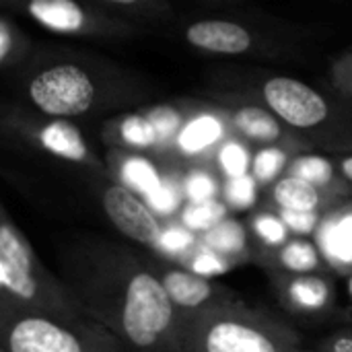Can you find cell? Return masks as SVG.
I'll return each mask as SVG.
<instances>
[{
    "label": "cell",
    "mask_w": 352,
    "mask_h": 352,
    "mask_svg": "<svg viewBox=\"0 0 352 352\" xmlns=\"http://www.w3.org/2000/svg\"><path fill=\"white\" fill-rule=\"evenodd\" d=\"M0 342L8 352H128L99 322L58 320L0 307Z\"/></svg>",
    "instance_id": "obj_6"
},
{
    "label": "cell",
    "mask_w": 352,
    "mask_h": 352,
    "mask_svg": "<svg viewBox=\"0 0 352 352\" xmlns=\"http://www.w3.org/2000/svg\"><path fill=\"white\" fill-rule=\"evenodd\" d=\"M252 153L245 140L233 136L227 138L214 153V167L219 169V173L225 179H235V177H243L248 173H252Z\"/></svg>",
    "instance_id": "obj_25"
},
{
    "label": "cell",
    "mask_w": 352,
    "mask_h": 352,
    "mask_svg": "<svg viewBox=\"0 0 352 352\" xmlns=\"http://www.w3.org/2000/svg\"><path fill=\"white\" fill-rule=\"evenodd\" d=\"M250 233L256 239V245L262 248H283L293 233L280 219V214L274 208H262L250 217Z\"/></svg>",
    "instance_id": "obj_29"
},
{
    "label": "cell",
    "mask_w": 352,
    "mask_h": 352,
    "mask_svg": "<svg viewBox=\"0 0 352 352\" xmlns=\"http://www.w3.org/2000/svg\"><path fill=\"white\" fill-rule=\"evenodd\" d=\"M330 85L344 101L352 103V50L342 52L330 64Z\"/></svg>",
    "instance_id": "obj_33"
},
{
    "label": "cell",
    "mask_w": 352,
    "mask_h": 352,
    "mask_svg": "<svg viewBox=\"0 0 352 352\" xmlns=\"http://www.w3.org/2000/svg\"><path fill=\"white\" fill-rule=\"evenodd\" d=\"M289 175H295V177H301V179H307L320 188H326V190H332V192H338L342 196H346L349 200H352V184H349L336 169V163L332 159H326V157H320V155H314V153H303V155H297L289 169H287Z\"/></svg>",
    "instance_id": "obj_21"
},
{
    "label": "cell",
    "mask_w": 352,
    "mask_h": 352,
    "mask_svg": "<svg viewBox=\"0 0 352 352\" xmlns=\"http://www.w3.org/2000/svg\"><path fill=\"white\" fill-rule=\"evenodd\" d=\"M184 39L198 52L214 56L266 54L268 43L243 23L229 19H200L184 29Z\"/></svg>",
    "instance_id": "obj_13"
},
{
    "label": "cell",
    "mask_w": 352,
    "mask_h": 352,
    "mask_svg": "<svg viewBox=\"0 0 352 352\" xmlns=\"http://www.w3.org/2000/svg\"><path fill=\"white\" fill-rule=\"evenodd\" d=\"M103 140L109 144V148L155 153L157 157H161L159 136L144 113H128L109 120L103 128Z\"/></svg>",
    "instance_id": "obj_18"
},
{
    "label": "cell",
    "mask_w": 352,
    "mask_h": 352,
    "mask_svg": "<svg viewBox=\"0 0 352 352\" xmlns=\"http://www.w3.org/2000/svg\"><path fill=\"white\" fill-rule=\"evenodd\" d=\"M252 264L264 272H289V274H330L332 266L324 260L318 245L305 237H291L283 248L256 245Z\"/></svg>",
    "instance_id": "obj_16"
},
{
    "label": "cell",
    "mask_w": 352,
    "mask_h": 352,
    "mask_svg": "<svg viewBox=\"0 0 352 352\" xmlns=\"http://www.w3.org/2000/svg\"><path fill=\"white\" fill-rule=\"evenodd\" d=\"M200 239L208 248H212L214 252H219L225 258H231L233 262H237L239 266L254 260L256 243L250 241L248 227L243 223L235 221V219L221 221L217 227H212L210 231L202 233Z\"/></svg>",
    "instance_id": "obj_20"
},
{
    "label": "cell",
    "mask_w": 352,
    "mask_h": 352,
    "mask_svg": "<svg viewBox=\"0 0 352 352\" xmlns=\"http://www.w3.org/2000/svg\"><path fill=\"white\" fill-rule=\"evenodd\" d=\"M227 95L264 105L314 148L334 155L352 153L351 116L299 78L270 74L258 78L250 91H227Z\"/></svg>",
    "instance_id": "obj_4"
},
{
    "label": "cell",
    "mask_w": 352,
    "mask_h": 352,
    "mask_svg": "<svg viewBox=\"0 0 352 352\" xmlns=\"http://www.w3.org/2000/svg\"><path fill=\"white\" fill-rule=\"evenodd\" d=\"M276 212L280 214V219L285 221L289 231L299 237L314 235L318 231L320 223L324 221L322 212H303V210H276Z\"/></svg>",
    "instance_id": "obj_34"
},
{
    "label": "cell",
    "mask_w": 352,
    "mask_h": 352,
    "mask_svg": "<svg viewBox=\"0 0 352 352\" xmlns=\"http://www.w3.org/2000/svg\"><path fill=\"white\" fill-rule=\"evenodd\" d=\"M179 320L184 352H303L293 326L243 301Z\"/></svg>",
    "instance_id": "obj_5"
},
{
    "label": "cell",
    "mask_w": 352,
    "mask_h": 352,
    "mask_svg": "<svg viewBox=\"0 0 352 352\" xmlns=\"http://www.w3.org/2000/svg\"><path fill=\"white\" fill-rule=\"evenodd\" d=\"M351 202H352V200H351Z\"/></svg>",
    "instance_id": "obj_41"
},
{
    "label": "cell",
    "mask_w": 352,
    "mask_h": 352,
    "mask_svg": "<svg viewBox=\"0 0 352 352\" xmlns=\"http://www.w3.org/2000/svg\"><path fill=\"white\" fill-rule=\"evenodd\" d=\"M229 126L217 107L192 113L177 134L171 157L190 163H212L217 148L227 140Z\"/></svg>",
    "instance_id": "obj_14"
},
{
    "label": "cell",
    "mask_w": 352,
    "mask_h": 352,
    "mask_svg": "<svg viewBox=\"0 0 352 352\" xmlns=\"http://www.w3.org/2000/svg\"><path fill=\"white\" fill-rule=\"evenodd\" d=\"M322 352H352V326L336 330L318 342Z\"/></svg>",
    "instance_id": "obj_35"
},
{
    "label": "cell",
    "mask_w": 352,
    "mask_h": 352,
    "mask_svg": "<svg viewBox=\"0 0 352 352\" xmlns=\"http://www.w3.org/2000/svg\"><path fill=\"white\" fill-rule=\"evenodd\" d=\"M148 206L163 219H175L179 217L182 208L186 206V196L182 188V171L167 169L161 186L146 198Z\"/></svg>",
    "instance_id": "obj_24"
},
{
    "label": "cell",
    "mask_w": 352,
    "mask_h": 352,
    "mask_svg": "<svg viewBox=\"0 0 352 352\" xmlns=\"http://www.w3.org/2000/svg\"><path fill=\"white\" fill-rule=\"evenodd\" d=\"M280 307L293 318L324 322L334 320L336 285L330 274L266 272Z\"/></svg>",
    "instance_id": "obj_12"
},
{
    "label": "cell",
    "mask_w": 352,
    "mask_h": 352,
    "mask_svg": "<svg viewBox=\"0 0 352 352\" xmlns=\"http://www.w3.org/2000/svg\"><path fill=\"white\" fill-rule=\"evenodd\" d=\"M0 307L58 320L85 316L66 283L45 268L4 206H0Z\"/></svg>",
    "instance_id": "obj_3"
},
{
    "label": "cell",
    "mask_w": 352,
    "mask_h": 352,
    "mask_svg": "<svg viewBox=\"0 0 352 352\" xmlns=\"http://www.w3.org/2000/svg\"><path fill=\"white\" fill-rule=\"evenodd\" d=\"M303 352H322L320 349H303Z\"/></svg>",
    "instance_id": "obj_39"
},
{
    "label": "cell",
    "mask_w": 352,
    "mask_h": 352,
    "mask_svg": "<svg viewBox=\"0 0 352 352\" xmlns=\"http://www.w3.org/2000/svg\"><path fill=\"white\" fill-rule=\"evenodd\" d=\"M227 212H229V206L221 198L206 200V202H186L177 221L184 227H188L190 231L202 235V233L210 231L212 227H217L221 221L229 219Z\"/></svg>",
    "instance_id": "obj_27"
},
{
    "label": "cell",
    "mask_w": 352,
    "mask_h": 352,
    "mask_svg": "<svg viewBox=\"0 0 352 352\" xmlns=\"http://www.w3.org/2000/svg\"><path fill=\"white\" fill-rule=\"evenodd\" d=\"M258 182L252 173L235 179H225L223 186V200L229 208L235 210H245L252 208L258 200Z\"/></svg>",
    "instance_id": "obj_32"
},
{
    "label": "cell",
    "mask_w": 352,
    "mask_h": 352,
    "mask_svg": "<svg viewBox=\"0 0 352 352\" xmlns=\"http://www.w3.org/2000/svg\"><path fill=\"white\" fill-rule=\"evenodd\" d=\"M107 171H109V177L128 186L130 190L140 194L144 200L161 186L165 177V169L161 171L153 159L144 157L142 153H132V151H122V148H109Z\"/></svg>",
    "instance_id": "obj_17"
},
{
    "label": "cell",
    "mask_w": 352,
    "mask_h": 352,
    "mask_svg": "<svg viewBox=\"0 0 352 352\" xmlns=\"http://www.w3.org/2000/svg\"><path fill=\"white\" fill-rule=\"evenodd\" d=\"M297 155L299 153L287 146H260L252 161V175L260 186H272L287 175V169Z\"/></svg>",
    "instance_id": "obj_23"
},
{
    "label": "cell",
    "mask_w": 352,
    "mask_h": 352,
    "mask_svg": "<svg viewBox=\"0 0 352 352\" xmlns=\"http://www.w3.org/2000/svg\"><path fill=\"white\" fill-rule=\"evenodd\" d=\"M198 239H200V235H196L194 231L184 227L177 219L165 221V229H163V235L159 241V250L155 254L177 262L188 250H192L198 243Z\"/></svg>",
    "instance_id": "obj_31"
},
{
    "label": "cell",
    "mask_w": 352,
    "mask_h": 352,
    "mask_svg": "<svg viewBox=\"0 0 352 352\" xmlns=\"http://www.w3.org/2000/svg\"><path fill=\"white\" fill-rule=\"evenodd\" d=\"M217 101V109L225 118L233 136L245 140L248 144L258 146H287L295 153H311L314 146L291 130L283 120H278L270 109L260 103L231 97L227 93H217L212 97Z\"/></svg>",
    "instance_id": "obj_9"
},
{
    "label": "cell",
    "mask_w": 352,
    "mask_h": 352,
    "mask_svg": "<svg viewBox=\"0 0 352 352\" xmlns=\"http://www.w3.org/2000/svg\"><path fill=\"white\" fill-rule=\"evenodd\" d=\"M2 128L6 134L16 136L21 142L29 144L35 151L85 167L97 177L109 175L107 167L95 157L78 126L72 124L70 120L47 118L33 109L12 107V109H4Z\"/></svg>",
    "instance_id": "obj_8"
},
{
    "label": "cell",
    "mask_w": 352,
    "mask_h": 352,
    "mask_svg": "<svg viewBox=\"0 0 352 352\" xmlns=\"http://www.w3.org/2000/svg\"><path fill=\"white\" fill-rule=\"evenodd\" d=\"M60 278L91 320L107 328L128 352H184L182 320L144 252L78 235L58 254Z\"/></svg>",
    "instance_id": "obj_1"
},
{
    "label": "cell",
    "mask_w": 352,
    "mask_h": 352,
    "mask_svg": "<svg viewBox=\"0 0 352 352\" xmlns=\"http://www.w3.org/2000/svg\"><path fill=\"white\" fill-rule=\"evenodd\" d=\"M334 163H336L338 173H340L349 184H352V153H346V155H336Z\"/></svg>",
    "instance_id": "obj_36"
},
{
    "label": "cell",
    "mask_w": 352,
    "mask_h": 352,
    "mask_svg": "<svg viewBox=\"0 0 352 352\" xmlns=\"http://www.w3.org/2000/svg\"><path fill=\"white\" fill-rule=\"evenodd\" d=\"M12 80L29 109L70 122L126 109L151 95V82L136 72L68 50H37Z\"/></svg>",
    "instance_id": "obj_2"
},
{
    "label": "cell",
    "mask_w": 352,
    "mask_h": 352,
    "mask_svg": "<svg viewBox=\"0 0 352 352\" xmlns=\"http://www.w3.org/2000/svg\"><path fill=\"white\" fill-rule=\"evenodd\" d=\"M144 116L148 118V122L153 124L159 142H161V159L171 157V148L173 142L177 138V134L182 132L186 120L190 116H186V111L182 107H173V105H157L151 107L148 111H144Z\"/></svg>",
    "instance_id": "obj_26"
},
{
    "label": "cell",
    "mask_w": 352,
    "mask_h": 352,
    "mask_svg": "<svg viewBox=\"0 0 352 352\" xmlns=\"http://www.w3.org/2000/svg\"><path fill=\"white\" fill-rule=\"evenodd\" d=\"M101 8H107L124 19L132 16L138 21H167L173 8L167 0H89Z\"/></svg>",
    "instance_id": "obj_30"
},
{
    "label": "cell",
    "mask_w": 352,
    "mask_h": 352,
    "mask_svg": "<svg viewBox=\"0 0 352 352\" xmlns=\"http://www.w3.org/2000/svg\"><path fill=\"white\" fill-rule=\"evenodd\" d=\"M351 200L338 192L320 188L295 175H283L270 186V208L274 210H303V212H334Z\"/></svg>",
    "instance_id": "obj_15"
},
{
    "label": "cell",
    "mask_w": 352,
    "mask_h": 352,
    "mask_svg": "<svg viewBox=\"0 0 352 352\" xmlns=\"http://www.w3.org/2000/svg\"><path fill=\"white\" fill-rule=\"evenodd\" d=\"M349 291H351V295H352V272H351V276H349Z\"/></svg>",
    "instance_id": "obj_38"
},
{
    "label": "cell",
    "mask_w": 352,
    "mask_h": 352,
    "mask_svg": "<svg viewBox=\"0 0 352 352\" xmlns=\"http://www.w3.org/2000/svg\"><path fill=\"white\" fill-rule=\"evenodd\" d=\"M0 352H8V351H4V349H0Z\"/></svg>",
    "instance_id": "obj_40"
},
{
    "label": "cell",
    "mask_w": 352,
    "mask_h": 352,
    "mask_svg": "<svg viewBox=\"0 0 352 352\" xmlns=\"http://www.w3.org/2000/svg\"><path fill=\"white\" fill-rule=\"evenodd\" d=\"M177 264H182L184 268L204 276V278H212L217 274H225L233 268H237L239 264L233 262L231 258H225L223 254L214 252L212 248H208L202 239H198V243L188 250L179 260Z\"/></svg>",
    "instance_id": "obj_28"
},
{
    "label": "cell",
    "mask_w": 352,
    "mask_h": 352,
    "mask_svg": "<svg viewBox=\"0 0 352 352\" xmlns=\"http://www.w3.org/2000/svg\"><path fill=\"white\" fill-rule=\"evenodd\" d=\"M6 10L25 14L39 27L68 37L85 39H128L136 25L89 0H0Z\"/></svg>",
    "instance_id": "obj_7"
},
{
    "label": "cell",
    "mask_w": 352,
    "mask_h": 352,
    "mask_svg": "<svg viewBox=\"0 0 352 352\" xmlns=\"http://www.w3.org/2000/svg\"><path fill=\"white\" fill-rule=\"evenodd\" d=\"M334 320L344 322V324H351L352 326V305H346V307L338 309V311L334 314Z\"/></svg>",
    "instance_id": "obj_37"
},
{
    "label": "cell",
    "mask_w": 352,
    "mask_h": 352,
    "mask_svg": "<svg viewBox=\"0 0 352 352\" xmlns=\"http://www.w3.org/2000/svg\"><path fill=\"white\" fill-rule=\"evenodd\" d=\"M144 260L148 268L155 272V276L161 280V285L165 287L179 316H192V314H200L241 301L233 289L212 278H204L173 260L157 256L148 250H144Z\"/></svg>",
    "instance_id": "obj_10"
},
{
    "label": "cell",
    "mask_w": 352,
    "mask_h": 352,
    "mask_svg": "<svg viewBox=\"0 0 352 352\" xmlns=\"http://www.w3.org/2000/svg\"><path fill=\"white\" fill-rule=\"evenodd\" d=\"M214 163H190L182 171V188L186 202H206L223 196V182Z\"/></svg>",
    "instance_id": "obj_22"
},
{
    "label": "cell",
    "mask_w": 352,
    "mask_h": 352,
    "mask_svg": "<svg viewBox=\"0 0 352 352\" xmlns=\"http://www.w3.org/2000/svg\"><path fill=\"white\" fill-rule=\"evenodd\" d=\"M37 47L33 39L16 25L10 14L0 16V68L8 78L19 76L31 58L35 56Z\"/></svg>",
    "instance_id": "obj_19"
},
{
    "label": "cell",
    "mask_w": 352,
    "mask_h": 352,
    "mask_svg": "<svg viewBox=\"0 0 352 352\" xmlns=\"http://www.w3.org/2000/svg\"><path fill=\"white\" fill-rule=\"evenodd\" d=\"M97 188L101 208L109 223L122 235L155 254L159 250L165 225L161 223V217L148 206V202L109 175H103Z\"/></svg>",
    "instance_id": "obj_11"
}]
</instances>
